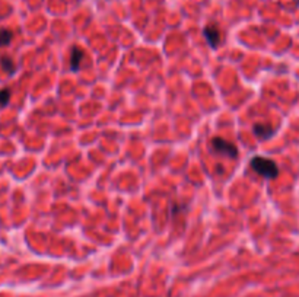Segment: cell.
<instances>
[{"label":"cell","instance_id":"1","mask_svg":"<svg viewBox=\"0 0 299 297\" xmlns=\"http://www.w3.org/2000/svg\"><path fill=\"white\" fill-rule=\"evenodd\" d=\"M249 165L254 169V172H257L260 176H263L266 179H274L279 175V166L276 165L274 160H272L269 157L254 156L251 159Z\"/></svg>","mask_w":299,"mask_h":297},{"label":"cell","instance_id":"2","mask_svg":"<svg viewBox=\"0 0 299 297\" xmlns=\"http://www.w3.org/2000/svg\"><path fill=\"white\" fill-rule=\"evenodd\" d=\"M212 148L213 151L219 153V154H223V156H228V157H238V148L234 143L228 142V140H223L220 137H215L212 140Z\"/></svg>","mask_w":299,"mask_h":297},{"label":"cell","instance_id":"3","mask_svg":"<svg viewBox=\"0 0 299 297\" xmlns=\"http://www.w3.org/2000/svg\"><path fill=\"white\" fill-rule=\"evenodd\" d=\"M203 35L207 41V44L212 47V49H217V46L220 44L222 41V34H220V29L216 24H209L203 28Z\"/></svg>","mask_w":299,"mask_h":297},{"label":"cell","instance_id":"4","mask_svg":"<svg viewBox=\"0 0 299 297\" xmlns=\"http://www.w3.org/2000/svg\"><path fill=\"white\" fill-rule=\"evenodd\" d=\"M83 57H85L83 50L79 49L78 46L72 47V50H70V69L73 72H78L81 69V63H82Z\"/></svg>","mask_w":299,"mask_h":297},{"label":"cell","instance_id":"5","mask_svg":"<svg viewBox=\"0 0 299 297\" xmlns=\"http://www.w3.org/2000/svg\"><path fill=\"white\" fill-rule=\"evenodd\" d=\"M252 131H254V134H255V136H257L258 139H261V140L270 139V137H273V134L276 133V130H274V128H272L270 125H266V124H260V123L254 124V128H252Z\"/></svg>","mask_w":299,"mask_h":297},{"label":"cell","instance_id":"6","mask_svg":"<svg viewBox=\"0 0 299 297\" xmlns=\"http://www.w3.org/2000/svg\"><path fill=\"white\" fill-rule=\"evenodd\" d=\"M0 66L4 72H7L9 74H13L15 70H16V66H15V61L9 57V55H3L0 58Z\"/></svg>","mask_w":299,"mask_h":297},{"label":"cell","instance_id":"7","mask_svg":"<svg viewBox=\"0 0 299 297\" xmlns=\"http://www.w3.org/2000/svg\"><path fill=\"white\" fill-rule=\"evenodd\" d=\"M13 34L9 29H0V47H6L10 44Z\"/></svg>","mask_w":299,"mask_h":297},{"label":"cell","instance_id":"8","mask_svg":"<svg viewBox=\"0 0 299 297\" xmlns=\"http://www.w3.org/2000/svg\"><path fill=\"white\" fill-rule=\"evenodd\" d=\"M10 99V91L9 89H1L0 91V106H6Z\"/></svg>","mask_w":299,"mask_h":297},{"label":"cell","instance_id":"9","mask_svg":"<svg viewBox=\"0 0 299 297\" xmlns=\"http://www.w3.org/2000/svg\"><path fill=\"white\" fill-rule=\"evenodd\" d=\"M297 3H298V6H299V0H297Z\"/></svg>","mask_w":299,"mask_h":297}]
</instances>
